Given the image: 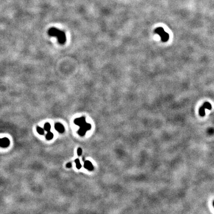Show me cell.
<instances>
[{"mask_svg":"<svg viewBox=\"0 0 214 214\" xmlns=\"http://www.w3.org/2000/svg\"><path fill=\"white\" fill-rule=\"evenodd\" d=\"M48 34L51 36L56 37L59 43L60 44H64L66 41V36L64 32L57 28L52 27L49 29Z\"/></svg>","mask_w":214,"mask_h":214,"instance_id":"6da1fadb","label":"cell"},{"mask_svg":"<svg viewBox=\"0 0 214 214\" xmlns=\"http://www.w3.org/2000/svg\"><path fill=\"white\" fill-rule=\"evenodd\" d=\"M155 33L159 35L161 38L162 41L166 42L168 41L169 39V34L165 31L163 28L161 27H158L155 30Z\"/></svg>","mask_w":214,"mask_h":214,"instance_id":"7a4b0ae2","label":"cell"},{"mask_svg":"<svg viewBox=\"0 0 214 214\" xmlns=\"http://www.w3.org/2000/svg\"><path fill=\"white\" fill-rule=\"evenodd\" d=\"M206 109L209 110H211L212 109V105L208 102H205L203 106H201V108L199 109V113L201 117H204L205 115V110Z\"/></svg>","mask_w":214,"mask_h":214,"instance_id":"3957f363","label":"cell"},{"mask_svg":"<svg viewBox=\"0 0 214 214\" xmlns=\"http://www.w3.org/2000/svg\"><path fill=\"white\" fill-rule=\"evenodd\" d=\"M80 129L78 130V133L81 136H84L85 135L86 131L90 130L91 128V125L90 124L86 122L83 124L81 127Z\"/></svg>","mask_w":214,"mask_h":214,"instance_id":"277c9868","label":"cell"},{"mask_svg":"<svg viewBox=\"0 0 214 214\" xmlns=\"http://www.w3.org/2000/svg\"><path fill=\"white\" fill-rule=\"evenodd\" d=\"M10 140L6 137L2 138L1 139V147L2 148H6L10 145Z\"/></svg>","mask_w":214,"mask_h":214,"instance_id":"5b68a950","label":"cell"},{"mask_svg":"<svg viewBox=\"0 0 214 214\" xmlns=\"http://www.w3.org/2000/svg\"><path fill=\"white\" fill-rule=\"evenodd\" d=\"M86 123L85 119L84 117H81L80 118H77L74 120V123L78 126L81 127L83 124Z\"/></svg>","mask_w":214,"mask_h":214,"instance_id":"8992f818","label":"cell"},{"mask_svg":"<svg viewBox=\"0 0 214 214\" xmlns=\"http://www.w3.org/2000/svg\"><path fill=\"white\" fill-rule=\"evenodd\" d=\"M55 128L57 130V131L60 133H62L64 131V127L63 126V125L59 123L55 124Z\"/></svg>","mask_w":214,"mask_h":214,"instance_id":"52a82bcc","label":"cell"},{"mask_svg":"<svg viewBox=\"0 0 214 214\" xmlns=\"http://www.w3.org/2000/svg\"><path fill=\"white\" fill-rule=\"evenodd\" d=\"M84 166L86 169L89 170H93L94 169L93 166L92 162H91L89 161H86L84 162Z\"/></svg>","mask_w":214,"mask_h":214,"instance_id":"ba28073f","label":"cell"},{"mask_svg":"<svg viewBox=\"0 0 214 214\" xmlns=\"http://www.w3.org/2000/svg\"><path fill=\"white\" fill-rule=\"evenodd\" d=\"M54 137V134L52 132H51L50 131H48L47 134H46V139H47V140H51V139H52Z\"/></svg>","mask_w":214,"mask_h":214,"instance_id":"9c48e42d","label":"cell"},{"mask_svg":"<svg viewBox=\"0 0 214 214\" xmlns=\"http://www.w3.org/2000/svg\"><path fill=\"white\" fill-rule=\"evenodd\" d=\"M44 127V129L46 131H47L48 132L50 131V129H51V125L49 123H47L45 124Z\"/></svg>","mask_w":214,"mask_h":214,"instance_id":"30bf717a","label":"cell"},{"mask_svg":"<svg viewBox=\"0 0 214 214\" xmlns=\"http://www.w3.org/2000/svg\"><path fill=\"white\" fill-rule=\"evenodd\" d=\"M75 162L76 164V166L77 167V169H80L81 167V165L80 162V161L78 159H77L75 160Z\"/></svg>","mask_w":214,"mask_h":214,"instance_id":"8fae6325","label":"cell"},{"mask_svg":"<svg viewBox=\"0 0 214 214\" xmlns=\"http://www.w3.org/2000/svg\"><path fill=\"white\" fill-rule=\"evenodd\" d=\"M37 132H38V133L40 135H43L44 134V129L42 128H41L39 127H37Z\"/></svg>","mask_w":214,"mask_h":214,"instance_id":"7c38bea8","label":"cell"},{"mask_svg":"<svg viewBox=\"0 0 214 214\" xmlns=\"http://www.w3.org/2000/svg\"><path fill=\"white\" fill-rule=\"evenodd\" d=\"M82 151L81 148H78V149H77V151L78 156H81V154H82Z\"/></svg>","mask_w":214,"mask_h":214,"instance_id":"4fadbf2b","label":"cell"},{"mask_svg":"<svg viewBox=\"0 0 214 214\" xmlns=\"http://www.w3.org/2000/svg\"><path fill=\"white\" fill-rule=\"evenodd\" d=\"M67 167H68V168H70V167H71L72 166V164L71 163V162H68V163H67L66 165Z\"/></svg>","mask_w":214,"mask_h":214,"instance_id":"5bb4252c","label":"cell"},{"mask_svg":"<svg viewBox=\"0 0 214 214\" xmlns=\"http://www.w3.org/2000/svg\"><path fill=\"white\" fill-rule=\"evenodd\" d=\"M213 206H214V201H213Z\"/></svg>","mask_w":214,"mask_h":214,"instance_id":"9a60e30c","label":"cell"}]
</instances>
